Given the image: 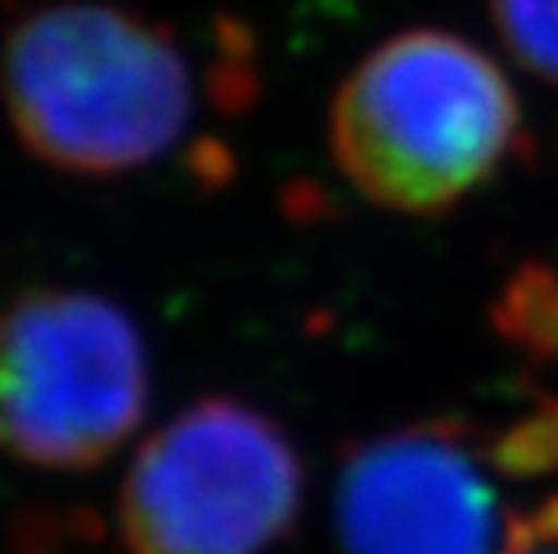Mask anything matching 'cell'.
I'll return each instance as SVG.
<instances>
[{
    "mask_svg": "<svg viewBox=\"0 0 558 554\" xmlns=\"http://www.w3.org/2000/svg\"><path fill=\"white\" fill-rule=\"evenodd\" d=\"M342 554H522L558 544V396L497 421L444 415L347 454Z\"/></svg>",
    "mask_w": 558,
    "mask_h": 554,
    "instance_id": "obj_1",
    "label": "cell"
},
{
    "mask_svg": "<svg viewBox=\"0 0 558 554\" xmlns=\"http://www.w3.org/2000/svg\"><path fill=\"white\" fill-rule=\"evenodd\" d=\"M0 101L54 170L148 167L195 123L198 79L181 37L120 4L62 0L19 15L0 44Z\"/></svg>",
    "mask_w": 558,
    "mask_h": 554,
    "instance_id": "obj_2",
    "label": "cell"
},
{
    "mask_svg": "<svg viewBox=\"0 0 558 554\" xmlns=\"http://www.w3.org/2000/svg\"><path fill=\"white\" fill-rule=\"evenodd\" d=\"M519 123L512 79L483 47L458 33L408 29L342 79L328 140L367 202L429 217L505 167Z\"/></svg>",
    "mask_w": 558,
    "mask_h": 554,
    "instance_id": "obj_3",
    "label": "cell"
},
{
    "mask_svg": "<svg viewBox=\"0 0 558 554\" xmlns=\"http://www.w3.org/2000/svg\"><path fill=\"white\" fill-rule=\"evenodd\" d=\"M148 404L134 321L94 292L40 288L0 310V454L54 471L101 465Z\"/></svg>",
    "mask_w": 558,
    "mask_h": 554,
    "instance_id": "obj_4",
    "label": "cell"
},
{
    "mask_svg": "<svg viewBox=\"0 0 558 554\" xmlns=\"http://www.w3.org/2000/svg\"><path fill=\"white\" fill-rule=\"evenodd\" d=\"M303 461L264 410L198 399L141 446L120 490L134 554H267L292 533Z\"/></svg>",
    "mask_w": 558,
    "mask_h": 554,
    "instance_id": "obj_5",
    "label": "cell"
},
{
    "mask_svg": "<svg viewBox=\"0 0 558 554\" xmlns=\"http://www.w3.org/2000/svg\"><path fill=\"white\" fill-rule=\"evenodd\" d=\"M494 324L515 349L558 368V259L519 267L494 299Z\"/></svg>",
    "mask_w": 558,
    "mask_h": 554,
    "instance_id": "obj_6",
    "label": "cell"
},
{
    "mask_svg": "<svg viewBox=\"0 0 558 554\" xmlns=\"http://www.w3.org/2000/svg\"><path fill=\"white\" fill-rule=\"evenodd\" d=\"M490 19L508 54L558 87V0H490Z\"/></svg>",
    "mask_w": 558,
    "mask_h": 554,
    "instance_id": "obj_7",
    "label": "cell"
},
{
    "mask_svg": "<svg viewBox=\"0 0 558 554\" xmlns=\"http://www.w3.org/2000/svg\"><path fill=\"white\" fill-rule=\"evenodd\" d=\"M522 554H558V547L551 544V547H533V551H522Z\"/></svg>",
    "mask_w": 558,
    "mask_h": 554,
    "instance_id": "obj_8",
    "label": "cell"
}]
</instances>
